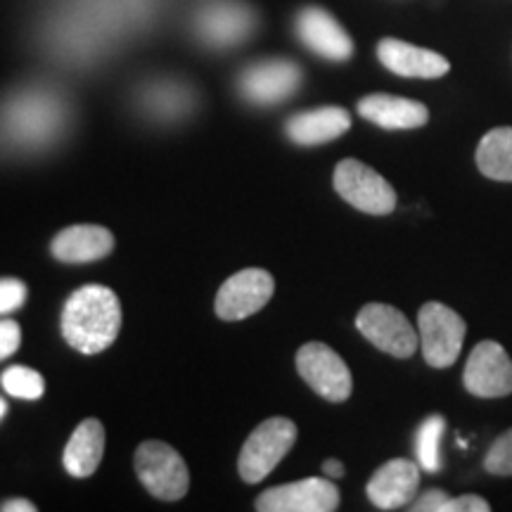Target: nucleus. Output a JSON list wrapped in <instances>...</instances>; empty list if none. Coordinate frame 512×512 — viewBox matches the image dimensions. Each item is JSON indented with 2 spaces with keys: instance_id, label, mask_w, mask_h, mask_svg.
Wrapping results in <instances>:
<instances>
[{
  "instance_id": "1",
  "label": "nucleus",
  "mask_w": 512,
  "mask_h": 512,
  "mask_svg": "<svg viewBox=\"0 0 512 512\" xmlns=\"http://www.w3.org/2000/svg\"><path fill=\"white\" fill-rule=\"evenodd\" d=\"M121 304L110 287L86 285L67 299L62 311V335L81 354H100L117 339Z\"/></svg>"
},
{
  "instance_id": "2",
  "label": "nucleus",
  "mask_w": 512,
  "mask_h": 512,
  "mask_svg": "<svg viewBox=\"0 0 512 512\" xmlns=\"http://www.w3.org/2000/svg\"><path fill=\"white\" fill-rule=\"evenodd\" d=\"M133 465H136L138 479L145 484V489L159 501L174 503L188 494V465L174 446L164 444V441H143L138 446Z\"/></svg>"
},
{
  "instance_id": "3",
  "label": "nucleus",
  "mask_w": 512,
  "mask_h": 512,
  "mask_svg": "<svg viewBox=\"0 0 512 512\" xmlns=\"http://www.w3.org/2000/svg\"><path fill=\"white\" fill-rule=\"evenodd\" d=\"M67 107L53 93H27L5 110L3 124L19 145H48L64 126Z\"/></svg>"
},
{
  "instance_id": "4",
  "label": "nucleus",
  "mask_w": 512,
  "mask_h": 512,
  "mask_svg": "<svg viewBox=\"0 0 512 512\" xmlns=\"http://www.w3.org/2000/svg\"><path fill=\"white\" fill-rule=\"evenodd\" d=\"M297 441V425L287 418H271L261 422L242 446L238 458L240 477L247 484L266 479Z\"/></svg>"
},
{
  "instance_id": "5",
  "label": "nucleus",
  "mask_w": 512,
  "mask_h": 512,
  "mask_svg": "<svg viewBox=\"0 0 512 512\" xmlns=\"http://www.w3.org/2000/svg\"><path fill=\"white\" fill-rule=\"evenodd\" d=\"M467 325L456 311L439 302L425 304L418 313V335L425 361L432 368H448L458 361Z\"/></svg>"
},
{
  "instance_id": "6",
  "label": "nucleus",
  "mask_w": 512,
  "mask_h": 512,
  "mask_svg": "<svg viewBox=\"0 0 512 512\" xmlns=\"http://www.w3.org/2000/svg\"><path fill=\"white\" fill-rule=\"evenodd\" d=\"M335 190L363 214L384 216L396 207V192L384 178L358 159H342L335 169Z\"/></svg>"
},
{
  "instance_id": "7",
  "label": "nucleus",
  "mask_w": 512,
  "mask_h": 512,
  "mask_svg": "<svg viewBox=\"0 0 512 512\" xmlns=\"http://www.w3.org/2000/svg\"><path fill=\"white\" fill-rule=\"evenodd\" d=\"M256 15L240 0H207L195 15V31L209 48H233L252 34Z\"/></svg>"
},
{
  "instance_id": "8",
  "label": "nucleus",
  "mask_w": 512,
  "mask_h": 512,
  "mask_svg": "<svg viewBox=\"0 0 512 512\" xmlns=\"http://www.w3.org/2000/svg\"><path fill=\"white\" fill-rule=\"evenodd\" d=\"M297 370L313 392L332 403H342L351 396V373L347 363L328 344L309 342L297 351Z\"/></svg>"
},
{
  "instance_id": "9",
  "label": "nucleus",
  "mask_w": 512,
  "mask_h": 512,
  "mask_svg": "<svg viewBox=\"0 0 512 512\" xmlns=\"http://www.w3.org/2000/svg\"><path fill=\"white\" fill-rule=\"evenodd\" d=\"M356 328L384 354L408 358L418 349L420 335L399 309L387 304H368L358 311Z\"/></svg>"
},
{
  "instance_id": "10",
  "label": "nucleus",
  "mask_w": 512,
  "mask_h": 512,
  "mask_svg": "<svg viewBox=\"0 0 512 512\" xmlns=\"http://www.w3.org/2000/svg\"><path fill=\"white\" fill-rule=\"evenodd\" d=\"M302 86V69L290 60H264L240 74L238 88L242 98L252 105H278L292 98Z\"/></svg>"
},
{
  "instance_id": "11",
  "label": "nucleus",
  "mask_w": 512,
  "mask_h": 512,
  "mask_svg": "<svg viewBox=\"0 0 512 512\" xmlns=\"http://www.w3.org/2000/svg\"><path fill=\"white\" fill-rule=\"evenodd\" d=\"M275 290L273 275L264 268H245L230 275L216 294V316L223 320H242L261 311L271 302Z\"/></svg>"
},
{
  "instance_id": "12",
  "label": "nucleus",
  "mask_w": 512,
  "mask_h": 512,
  "mask_svg": "<svg viewBox=\"0 0 512 512\" xmlns=\"http://www.w3.org/2000/svg\"><path fill=\"white\" fill-rule=\"evenodd\" d=\"M465 389L479 399H498L512 394V361L498 342H479L467 358Z\"/></svg>"
},
{
  "instance_id": "13",
  "label": "nucleus",
  "mask_w": 512,
  "mask_h": 512,
  "mask_svg": "<svg viewBox=\"0 0 512 512\" xmlns=\"http://www.w3.org/2000/svg\"><path fill=\"white\" fill-rule=\"evenodd\" d=\"M337 508V486L330 479L318 477L273 486L256 498V510L261 512H332Z\"/></svg>"
},
{
  "instance_id": "14",
  "label": "nucleus",
  "mask_w": 512,
  "mask_h": 512,
  "mask_svg": "<svg viewBox=\"0 0 512 512\" xmlns=\"http://www.w3.org/2000/svg\"><path fill=\"white\" fill-rule=\"evenodd\" d=\"M294 27L304 46L325 60L347 62L354 55V41L328 10L304 8L297 15Z\"/></svg>"
},
{
  "instance_id": "15",
  "label": "nucleus",
  "mask_w": 512,
  "mask_h": 512,
  "mask_svg": "<svg viewBox=\"0 0 512 512\" xmlns=\"http://www.w3.org/2000/svg\"><path fill=\"white\" fill-rule=\"evenodd\" d=\"M420 486V467L413 460L396 458L384 463L370 477L368 498L380 510H399L413 503Z\"/></svg>"
},
{
  "instance_id": "16",
  "label": "nucleus",
  "mask_w": 512,
  "mask_h": 512,
  "mask_svg": "<svg viewBox=\"0 0 512 512\" xmlns=\"http://www.w3.org/2000/svg\"><path fill=\"white\" fill-rule=\"evenodd\" d=\"M377 57H380V62L389 72L406 76V79H439V76H444L451 69L444 55L427 48L411 46L406 41H396V38L380 41Z\"/></svg>"
},
{
  "instance_id": "17",
  "label": "nucleus",
  "mask_w": 512,
  "mask_h": 512,
  "mask_svg": "<svg viewBox=\"0 0 512 512\" xmlns=\"http://www.w3.org/2000/svg\"><path fill=\"white\" fill-rule=\"evenodd\" d=\"M114 247V235L102 226H83L64 228L62 233L55 235L53 256L64 261V264H88V261H98L107 256Z\"/></svg>"
},
{
  "instance_id": "18",
  "label": "nucleus",
  "mask_w": 512,
  "mask_h": 512,
  "mask_svg": "<svg viewBox=\"0 0 512 512\" xmlns=\"http://www.w3.org/2000/svg\"><path fill=\"white\" fill-rule=\"evenodd\" d=\"M351 128V114L342 107H318L302 114H294L287 121V136L297 145H323Z\"/></svg>"
},
{
  "instance_id": "19",
  "label": "nucleus",
  "mask_w": 512,
  "mask_h": 512,
  "mask_svg": "<svg viewBox=\"0 0 512 512\" xmlns=\"http://www.w3.org/2000/svg\"><path fill=\"white\" fill-rule=\"evenodd\" d=\"M358 114L382 128H420L430 119V110L422 102L384 93L358 102Z\"/></svg>"
},
{
  "instance_id": "20",
  "label": "nucleus",
  "mask_w": 512,
  "mask_h": 512,
  "mask_svg": "<svg viewBox=\"0 0 512 512\" xmlns=\"http://www.w3.org/2000/svg\"><path fill=\"white\" fill-rule=\"evenodd\" d=\"M105 453V427L100 420L88 418L76 427L64 448V470L76 479L91 477Z\"/></svg>"
},
{
  "instance_id": "21",
  "label": "nucleus",
  "mask_w": 512,
  "mask_h": 512,
  "mask_svg": "<svg viewBox=\"0 0 512 512\" xmlns=\"http://www.w3.org/2000/svg\"><path fill=\"white\" fill-rule=\"evenodd\" d=\"M479 171L491 181L512 183V128L501 126L489 131L477 147Z\"/></svg>"
},
{
  "instance_id": "22",
  "label": "nucleus",
  "mask_w": 512,
  "mask_h": 512,
  "mask_svg": "<svg viewBox=\"0 0 512 512\" xmlns=\"http://www.w3.org/2000/svg\"><path fill=\"white\" fill-rule=\"evenodd\" d=\"M140 102L152 117L157 119H178L192 107V93L181 83L159 81L143 88Z\"/></svg>"
},
{
  "instance_id": "23",
  "label": "nucleus",
  "mask_w": 512,
  "mask_h": 512,
  "mask_svg": "<svg viewBox=\"0 0 512 512\" xmlns=\"http://www.w3.org/2000/svg\"><path fill=\"white\" fill-rule=\"evenodd\" d=\"M446 422L441 415H432L420 425L418 437H415V453H418L420 467H425L427 472H437L441 467L439 460V444L441 434H444Z\"/></svg>"
},
{
  "instance_id": "24",
  "label": "nucleus",
  "mask_w": 512,
  "mask_h": 512,
  "mask_svg": "<svg viewBox=\"0 0 512 512\" xmlns=\"http://www.w3.org/2000/svg\"><path fill=\"white\" fill-rule=\"evenodd\" d=\"M0 382H3L5 392L17 396V399L34 401V399H41L43 392H46V382H43V377L38 375L36 370L24 368V366L8 368L3 373V377H0Z\"/></svg>"
},
{
  "instance_id": "25",
  "label": "nucleus",
  "mask_w": 512,
  "mask_h": 512,
  "mask_svg": "<svg viewBox=\"0 0 512 512\" xmlns=\"http://www.w3.org/2000/svg\"><path fill=\"white\" fill-rule=\"evenodd\" d=\"M486 472L496 477H512V430L498 437L491 444L489 453L484 458Z\"/></svg>"
},
{
  "instance_id": "26",
  "label": "nucleus",
  "mask_w": 512,
  "mask_h": 512,
  "mask_svg": "<svg viewBox=\"0 0 512 512\" xmlns=\"http://www.w3.org/2000/svg\"><path fill=\"white\" fill-rule=\"evenodd\" d=\"M27 302V285L17 278L0 280V313H10Z\"/></svg>"
},
{
  "instance_id": "27",
  "label": "nucleus",
  "mask_w": 512,
  "mask_h": 512,
  "mask_svg": "<svg viewBox=\"0 0 512 512\" xmlns=\"http://www.w3.org/2000/svg\"><path fill=\"white\" fill-rule=\"evenodd\" d=\"M451 501L453 498L441 489H430L425 494L415 498V503L411 505L413 512H448L451 510Z\"/></svg>"
},
{
  "instance_id": "28",
  "label": "nucleus",
  "mask_w": 512,
  "mask_h": 512,
  "mask_svg": "<svg viewBox=\"0 0 512 512\" xmlns=\"http://www.w3.org/2000/svg\"><path fill=\"white\" fill-rule=\"evenodd\" d=\"M22 342V330L15 320H0V361L15 354Z\"/></svg>"
},
{
  "instance_id": "29",
  "label": "nucleus",
  "mask_w": 512,
  "mask_h": 512,
  "mask_svg": "<svg viewBox=\"0 0 512 512\" xmlns=\"http://www.w3.org/2000/svg\"><path fill=\"white\" fill-rule=\"evenodd\" d=\"M491 505L484 501L482 496H458L451 501V510L448 512H489Z\"/></svg>"
},
{
  "instance_id": "30",
  "label": "nucleus",
  "mask_w": 512,
  "mask_h": 512,
  "mask_svg": "<svg viewBox=\"0 0 512 512\" xmlns=\"http://www.w3.org/2000/svg\"><path fill=\"white\" fill-rule=\"evenodd\" d=\"M3 512H36V505L31 501H24V498H15V501H5L0 505Z\"/></svg>"
},
{
  "instance_id": "31",
  "label": "nucleus",
  "mask_w": 512,
  "mask_h": 512,
  "mask_svg": "<svg viewBox=\"0 0 512 512\" xmlns=\"http://www.w3.org/2000/svg\"><path fill=\"white\" fill-rule=\"evenodd\" d=\"M323 470H325V475H328L330 479H339V477H344V465L339 463V460H325Z\"/></svg>"
},
{
  "instance_id": "32",
  "label": "nucleus",
  "mask_w": 512,
  "mask_h": 512,
  "mask_svg": "<svg viewBox=\"0 0 512 512\" xmlns=\"http://www.w3.org/2000/svg\"><path fill=\"white\" fill-rule=\"evenodd\" d=\"M5 413H8V403H5L3 399H0V420L5 418Z\"/></svg>"
}]
</instances>
